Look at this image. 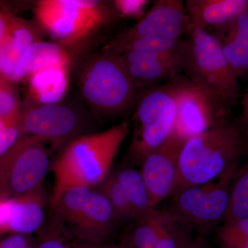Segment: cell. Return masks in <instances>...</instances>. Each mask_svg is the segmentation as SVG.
Masks as SVG:
<instances>
[{
    "instance_id": "obj_16",
    "label": "cell",
    "mask_w": 248,
    "mask_h": 248,
    "mask_svg": "<svg viewBox=\"0 0 248 248\" xmlns=\"http://www.w3.org/2000/svg\"><path fill=\"white\" fill-rule=\"evenodd\" d=\"M210 32L215 37L232 69L239 79L248 76V11ZM209 32V31H208Z\"/></svg>"
},
{
    "instance_id": "obj_9",
    "label": "cell",
    "mask_w": 248,
    "mask_h": 248,
    "mask_svg": "<svg viewBox=\"0 0 248 248\" xmlns=\"http://www.w3.org/2000/svg\"><path fill=\"white\" fill-rule=\"evenodd\" d=\"M45 146L41 139L24 135L0 156V200L43 191L49 166Z\"/></svg>"
},
{
    "instance_id": "obj_6",
    "label": "cell",
    "mask_w": 248,
    "mask_h": 248,
    "mask_svg": "<svg viewBox=\"0 0 248 248\" xmlns=\"http://www.w3.org/2000/svg\"><path fill=\"white\" fill-rule=\"evenodd\" d=\"M60 219L81 241L97 245L115 231L118 219L108 201L91 187H70L51 200Z\"/></svg>"
},
{
    "instance_id": "obj_15",
    "label": "cell",
    "mask_w": 248,
    "mask_h": 248,
    "mask_svg": "<svg viewBox=\"0 0 248 248\" xmlns=\"http://www.w3.org/2000/svg\"><path fill=\"white\" fill-rule=\"evenodd\" d=\"M185 7L190 30L209 31L226 25L248 11V1L187 0Z\"/></svg>"
},
{
    "instance_id": "obj_2",
    "label": "cell",
    "mask_w": 248,
    "mask_h": 248,
    "mask_svg": "<svg viewBox=\"0 0 248 248\" xmlns=\"http://www.w3.org/2000/svg\"><path fill=\"white\" fill-rule=\"evenodd\" d=\"M130 133L124 121L100 133L86 134L73 139L53 166L55 185L52 199L70 187L94 188L109 174L122 143Z\"/></svg>"
},
{
    "instance_id": "obj_20",
    "label": "cell",
    "mask_w": 248,
    "mask_h": 248,
    "mask_svg": "<svg viewBox=\"0 0 248 248\" xmlns=\"http://www.w3.org/2000/svg\"><path fill=\"white\" fill-rule=\"evenodd\" d=\"M44 191L14 199L9 233L29 235L40 229L45 220Z\"/></svg>"
},
{
    "instance_id": "obj_8",
    "label": "cell",
    "mask_w": 248,
    "mask_h": 248,
    "mask_svg": "<svg viewBox=\"0 0 248 248\" xmlns=\"http://www.w3.org/2000/svg\"><path fill=\"white\" fill-rule=\"evenodd\" d=\"M169 81L176 104L170 138L185 142L232 120L233 107L191 82L184 75L178 74Z\"/></svg>"
},
{
    "instance_id": "obj_24",
    "label": "cell",
    "mask_w": 248,
    "mask_h": 248,
    "mask_svg": "<svg viewBox=\"0 0 248 248\" xmlns=\"http://www.w3.org/2000/svg\"><path fill=\"white\" fill-rule=\"evenodd\" d=\"M224 223L248 218V170H237L232 182L224 216Z\"/></svg>"
},
{
    "instance_id": "obj_18",
    "label": "cell",
    "mask_w": 248,
    "mask_h": 248,
    "mask_svg": "<svg viewBox=\"0 0 248 248\" xmlns=\"http://www.w3.org/2000/svg\"><path fill=\"white\" fill-rule=\"evenodd\" d=\"M71 55L59 42L40 40L32 44L19 60L15 71L13 83L27 79L36 71L53 66H71Z\"/></svg>"
},
{
    "instance_id": "obj_26",
    "label": "cell",
    "mask_w": 248,
    "mask_h": 248,
    "mask_svg": "<svg viewBox=\"0 0 248 248\" xmlns=\"http://www.w3.org/2000/svg\"><path fill=\"white\" fill-rule=\"evenodd\" d=\"M219 236L228 248H248V218L224 223Z\"/></svg>"
},
{
    "instance_id": "obj_12",
    "label": "cell",
    "mask_w": 248,
    "mask_h": 248,
    "mask_svg": "<svg viewBox=\"0 0 248 248\" xmlns=\"http://www.w3.org/2000/svg\"><path fill=\"white\" fill-rule=\"evenodd\" d=\"M189 31L190 22L184 1L157 0L135 25L122 31L108 42L121 43L138 38L177 40Z\"/></svg>"
},
{
    "instance_id": "obj_10",
    "label": "cell",
    "mask_w": 248,
    "mask_h": 248,
    "mask_svg": "<svg viewBox=\"0 0 248 248\" xmlns=\"http://www.w3.org/2000/svg\"><path fill=\"white\" fill-rule=\"evenodd\" d=\"M236 172V167L232 168L211 182L174 192L169 211L189 226H208L217 223L224 216Z\"/></svg>"
},
{
    "instance_id": "obj_5",
    "label": "cell",
    "mask_w": 248,
    "mask_h": 248,
    "mask_svg": "<svg viewBox=\"0 0 248 248\" xmlns=\"http://www.w3.org/2000/svg\"><path fill=\"white\" fill-rule=\"evenodd\" d=\"M184 40L181 71L191 82L234 107L242 97L235 75L215 37L206 31L192 29Z\"/></svg>"
},
{
    "instance_id": "obj_14",
    "label": "cell",
    "mask_w": 248,
    "mask_h": 248,
    "mask_svg": "<svg viewBox=\"0 0 248 248\" xmlns=\"http://www.w3.org/2000/svg\"><path fill=\"white\" fill-rule=\"evenodd\" d=\"M129 76L139 91L159 84L179 74L180 55L166 56L140 51L120 54Z\"/></svg>"
},
{
    "instance_id": "obj_28",
    "label": "cell",
    "mask_w": 248,
    "mask_h": 248,
    "mask_svg": "<svg viewBox=\"0 0 248 248\" xmlns=\"http://www.w3.org/2000/svg\"><path fill=\"white\" fill-rule=\"evenodd\" d=\"M19 117L16 120L4 122L0 136V156L9 151L21 138Z\"/></svg>"
},
{
    "instance_id": "obj_7",
    "label": "cell",
    "mask_w": 248,
    "mask_h": 248,
    "mask_svg": "<svg viewBox=\"0 0 248 248\" xmlns=\"http://www.w3.org/2000/svg\"><path fill=\"white\" fill-rule=\"evenodd\" d=\"M133 110L135 129L129 151L135 161L141 163L172 133L176 104L169 81L141 91Z\"/></svg>"
},
{
    "instance_id": "obj_21",
    "label": "cell",
    "mask_w": 248,
    "mask_h": 248,
    "mask_svg": "<svg viewBox=\"0 0 248 248\" xmlns=\"http://www.w3.org/2000/svg\"><path fill=\"white\" fill-rule=\"evenodd\" d=\"M177 217L170 212L155 208L134 221L131 242L134 248H154L174 224Z\"/></svg>"
},
{
    "instance_id": "obj_17",
    "label": "cell",
    "mask_w": 248,
    "mask_h": 248,
    "mask_svg": "<svg viewBox=\"0 0 248 248\" xmlns=\"http://www.w3.org/2000/svg\"><path fill=\"white\" fill-rule=\"evenodd\" d=\"M40 40V29L30 21L16 16L7 37L0 44V78L13 83L22 55L32 44Z\"/></svg>"
},
{
    "instance_id": "obj_27",
    "label": "cell",
    "mask_w": 248,
    "mask_h": 248,
    "mask_svg": "<svg viewBox=\"0 0 248 248\" xmlns=\"http://www.w3.org/2000/svg\"><path fill=\"white\" fill-rule=\"evenodd\" d=\"M149 1L147 0H115L112 1L119 16L134 18L138 21L145 15Z\"/></svg>"
},
{
    "instance_id": "obj_1",
    "label": "cell",
    "mask_w": 248,
    "mask_h": 248,
    "mask_svg": "<svg viewBox=\"0 0 248 248\" xmlns=\"http://www.w3.org/2000/svg\"><path fill=\"white\" fill-rule=\"evenodd\" d=\"M246 125L241 117L231 120L185 141L179 155L173 194L211 182L236 167L247 153Z\"/></svg>"
},
{
    "instance_id": "obj_23",
    "label": "cell",
    "mask_w": 248,
    "mask_h": 248,
    "mask_svg": "<svg viewBox=\"0 0 248 248\" xmlns=\"http://www.w3.org/2000/svg\"><path fill=\"white\" fill-rule=\"evenodd\" d=\"M184 40H166L156 38H138L121 43H110L108 42L103 47V51L116 54L125 51L146 52L166 56H179L182 53Z\"/></svg>"
},
{
    "instance_id": "obj_33",
    "label": "cell",
    "mask_w": 248,
    "mask_h": 248,
    "mask_svg": "<svg viewBox=\"0 0 248 248\" xmlns=\"http://www.w3.org/2000/svg\"><path fill=\"white\" fill-rule=\"evenodd\" d=\"M4 122L0 120V136H1V130H2L3 126H4Z\"/></svg>"
},
{
    "instance_id": "obj_19",
    "label": "cell",
    "mask_w": 248,
    "mask_h": 248,
    "mask_svg": "<svg viewBox=\"0 0 248 248\" xmlns=\"http://www.w3.org/2000/svg\"><path fill=\"white\" fill-rule=\"evenodd\" d=\"M70 66H53L31 74L27 79L31 97L37 104H58L69 86Z\"/></svg>"
},
{
    "instance_id": "obj_29",
    "label": "cell",
    "mask_w": 248,
    "mask_h": 248,
    "mask_svg": "<svg viewBox=\"0 0 248 248\" xmlns=\"http://www.w3.org/2000/svg\"><path fill=\"white\" fill-rule=\"evenodd\" d=\"M0 248H37L29 235L13 234L0 241Z\"/></svg>"
},
{
    "instance_id": "obj_30",
    "label": "cell",
    "mask_w": 248,
    "mask_h": 248,
    "mask_svg": "<svg viewBox=\"0 0 248 248\" xmlns=\"http://www.w3.org/2000/svg\"><path fill=\"white\" fill-rule=\"evenodd\" d=\"M97 245L91 246L88 248H99ZM37 248H72L71 245L68 244V241L63 239L62 236L56 234H49L44 237V239L40 241V244L37 246Z\"/></svg>"
},
{
    "instance_id": "obj_3",
    "label": "cell",
    "mask_w": 248,
    "mask_h": 248,
    "mask_svg": "<svg viewBox=\"0 0 248 248\" xmlns=\"http://www.w3.org/2000/svg\"><path fill=\"white\" fill-rule=\"evenodd\" d=\"M79 87L85 102L99 117L131 112L140 94L120 55L102 50L85 60Z\"/></svg>"
},
{
    "instance_id": "obj_22",
    "label": "cell",
    "mask_w": 248,
    "mask_h": 248,
    "mask_svg": "<svg viewBox=\"0 0 248 248\" xmlns=\"http://www.w3.org/2000/svg\"><path fill=\"white\" fill-rule=\"evenodd\" d=\"M135 213V221L154 210L140 171L133 169L114 172Z\"/></svg>"
},
{
    "instance_id": "obj_11",
    "label": "cell",
    "mask_w": 248,
    "mask_h": 248,
    "mask_svg": "<svg viewBox=\"0 0 248 248\" xmlns=\"http://www.w3.org/2000/svg\"><path fill=\"white\" fill-rule=\"evenodd\" d=\"M19 124L22 135L37 137L57 150L76 138L81 120L73 108L58 103L22 109Z\"/></svg>"
},
{
    "instance_id": "obj_31",
    "label": "cell",
    "mask_w": 248,
    "mask_h": 248,
    "mask_svg": "<svg viewBox=\"0 0 248 248\" xmlns=\"http://www.w3.org/2000/svg\"><path fill=\"white\" fill-rule=\"evenodd\" d=\"M16 17L9 10L0 9V44L7 37Z\"/></svg>"
},
{
    "instance_id": "obj_4",
    "label": "cell",
    "mask_w": 248,
    "mask_h": 248,
    "mask_svg": "<svg viewBox=\"0 0 248 248\" xmlns=\"http://www.w3.org/2000/svg\"><path fill=\"white\" fill-rule=\"evenodd\" d=\"M40 27L69 48L120 17L113 3L98 0H41L34 6Z\"/></svg>"
},
{
    "instance_id": "obj_25",
    "label": "cell",
    "mask_w": 248,
    "mask_h": 248,
    "mask_svg": "<svg viewBox=\"0 0 248 248\" xmlns=\"http://www.w3.org/2000/svg\"><path fill=\"white\" fill-rule=\"evenodd\" d=\"M22 110L20 99L13 83L0 78V120L4 122L16 120Z\"/></svg>"
},
{
    "instance_id": "obj_13",
    "label": "cell",
    "mask_w": 248,
    "mask_h": 248,
    "mask_svg": "<svg viewBox=\"0 0 248 248\" xmlns=\"http://www.w3.org/2000/svg\"><path fill=\"white\" fill-rule=\"evenodd\" d=\"M185 142L169 138L141 161V175L153 206L172 196L177 184L179 159Z\"/></svg>"
},
{
    "instance_id": "obj_32",
    "label": "cell",
    "mask_w": 248,
    "mask_h": 248,
    "mask_svg": "<svg viewBox=\"0 0 248 248\" xmlns=\"http://www.w3.org/2000/svg\"><path fill=\"white\" fill-rule=\"evenodd\" d=\"M100 248H128L124 246H111V247H101Z\"/></svg>"
}]
</instances>
